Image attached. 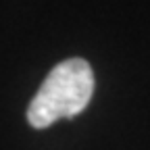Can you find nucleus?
I'll return each mask as SVG.
<instances>
[{"instance_id":"obj_1","label":"nucleus","mask_w":150,"mask_h":150,"mask_svg":"<svg viewBox=\"0 0 150 150\" xmlns=\"http://www.w3.org/2000/svg\"><path fill=\"white\" fill-rule=\"evenodd\" d=\"M94 94V71L83 59L59 63L40 86L27 106V121L35 129L50 127L59 119H71L88 106Z\"/></svg>"}]
</instances>
